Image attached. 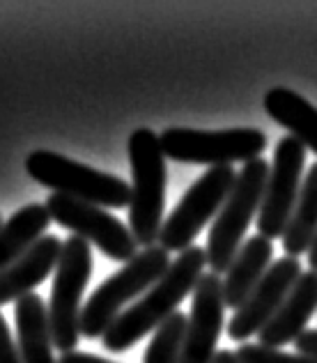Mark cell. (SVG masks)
I'll use <instances>...</instances> for the list:
<instances>
[{"label": "cell", "mask_w": 317, "mask_h": 363, "mask_svg": "<svg viewBox=\"0 0 317 363\" xmlns=\"http://www.w3.org/2000/svg\"><path fill=\"white\" fill-rule=\"evenodd\" d=\"M57 363H113V361L94 354H85V352H69V354H62Z\"/></svg>", "instance_id": "obj_24"}, {"label": "cell", "mask_w": 317, "mask_h": 363, "mask_svg": "<svg viewBox=\"0 0 317 363\" xmlns=\"http://www.w3.org/2000/svg\"><path fill=\"white\" fill-rule=\"evenodd\" d=\"M0 363H23L21 350H18L12 333H9V327L3 315H0Z\"/></svg>", "instance_id": "obj_22"}, {"label": "cell", "mask_w": 317, "mask_h": 363, "mask_svg": "<svg viewBox=\"0 0 317 363\" xmlns=\"http://www.w3.org/2000/svg\"><path fill=\"white\" fill-rule=\"evenodd\" d=\"M223 279L216 274H205L194 292V303L189 313V329L182 347V363H214L216 342L223 333Z\"/></svg>", "instance_id": "obj_12"}, {"label": "cell", "mask_w": 317, "mask_h": 363, "mask_svg": "<svg viewBox=\"0 0 317 363\" xmlns=\"http://www.w3.org/2000/svg\"><path fill=\"white\" fill-rule=\"evenodd\" d=\"M296 354H304L313 361H317V329H306L296 338Z\"/></svg>", "instance_id": "obj_23"}, {"label": "cell", "mask_w": 317, "mask_h": 363, "mask_svg": "<svg viewBox=\"0 0 317 363\" xmlns=\"http://www.w3.org/2000/svg\"><path fill=\"white\" fill-rule=\"evenodd\" d=\"M159 143L163 155L172 161L218 168L260 159L267 147V136L260 129L198 131L170 127L159 133Z\"/></svg>", "instance_id": "obj_7"}, {"label": "cell", "mask_w": 317, "mask_h": 363, "mask_svg": "<svg viewBox=\"0 0 317 363\" xmlns=\"http://www.w3.org/2000/svg\"><path fill=\"white\" fill-rule=\"evenodd\" d=\"M62 253V242L53 235H44L28 251L0 272V306L18 301L33 294L40 283H44L57 269Z\"/></svg>", "instance_id": "obj_13"}, {"label": "cell", "mask_w": 317, "mask_h": 363, "mask_svg": "<svg viewBox=\"0 0 317 363\" xmlns=\"http://www.w3.org/2000/svg\"><path fill=\"white\" fill-rule=\"evenodd\" d=\"M44 205L55 223L83 237L85 242L94 244L111 260L129 262L140 253L138 242L131 235L129 225L122 223L111 212H106L104 207L83 203V200L62 194H51Z\"/></svg>", "instance_id": "obj_9"}, {"label": "cell", "mask_w": 317, "mask_h": 363, "mask_svg": "<svg viewBox=\"0 0 317 363\" xmlns=\"http://www.w3.org/2000/svg\"><path fill=\"white\" fill-rule=\"evenodd\" d=\"M3 225H5V223H3V216H0V228H3Z\"/></svg>", "instance_id": "obj_27"}, {"label": "cell", "mask_w": 317, "mask_h": 363, "mask_svg": "<svg viewBox=\"0 0 317 363\" xmlns=\"http://www.w3.org/2000/svg\"><path fill=\"white\" fill-rule=\"evenodd\" d=\"M131 164V205L129 230L138 246L152 248L159 242L166 207V155L159 136L152 129L140 127L129 136Z\"/></svg>", "instance_id": "obj_2"}, {"label": "cell", "mask_w": 317, "mask_h": 363, "mask_svg": "<svg viewBox=\"0 0 317 363\" xmlns=\"http://www.w3.org/2000/svg\"><path fill=\"white\" fill-rule=\"evenodd\" d=\"M274 257V244L272 240H267L262 235L248 237L244 246L239 248L237 257L233 264L228 267V272L223 274V299L226 308L239 311L248 294H251L257 283L262 281V276L269 272Z\"/></svg>", "instance_id": "obj_15"}, {"label": "cell", "mask_w": 317, "mask_h": 363, "mask_svg": "<svg viewBox=\"0 0 317 363\" xmlns=\"http://www.w3.org/2000/svg\"><path fill=\"white\" fill-rule=\"evenodd\" d=\"M26 170L42 186L97 207H129L131 186L122 177H115L90 166H83L51 150H35L26 157Z\"/></svg>", "instance_id": "obj_5"}, {"label": "cell", "mask_w": 317, "mask_h": 363, "mask_svg": "<svg viewBox=\"0 0 317 363\" xmlns=\"http://www.w3.org/2000/svg\"><path fill=\"white\" fill-rule=\"evenodd\" d=\"M269 166L272 164H267L260 157L244 164L242 170L237 173L235 186L226 198V203L209 230V242L205 251L207 267L211 274H226L228 267L237 257L239 248L244 246L242 237L246 235L253 218L260 214V205L269 179Z\"/></svg>", "instance_id": "obj_3"}, {"label": "cell", "mask_w": 317, "mask_h": 363, "mask_svg": "<svg viewBox=\"0 0 317 363\" xmlns=\"http://www.w3.org/2000/svg\"><path fill=\"white\" fill-rule=\"evenodd\" d=\"M16 329L18 350L23 363H57L53 357V340L49 327V308L40 299V294H28L16 301Z\"/></svg>", "instance_id": "obj_16"}, {"label": "cell", "mask_w": 317, "mask_h": 363, "mask_svg": "<svg viewBox=\"0 0 317 363\" xmlns=\"http://www.w3.org/2000/svg\"><path fill=\"white\" fill-rule=\"evenodd\" d=\"M168 251L161 246L143 248V251L106 279L81 311V336L101 338L109 327L122 315V308L133 299H140L170 267Z\"/></svg>", "instance_id": "obj_4"}, {"label": "cell", "mask_w": 317, "mask_h": 363, "mask_svg": "<svg viewBox=\"0 0 317 363\" xmlns=\"http://www.w3.org/2000/svg\"><path fill=\"white\" fill-rule=\"evenodd\" d=\"M308 264H311L313 272H317V237H315V242H313L311 251H308Z\"/></svg>", "instance_id": "obj_26"}, {"label": "cell", "mask_w": 317, "mask_h": 363, "mask_svg": "<svg viewBox=\"0 0 317 363\" xmlns=\"http://www.w3.org/2000/svg\"><path fill=\"white\" fill-rule=\"evenodd\" d=\"M317 311V272H304L296 281L292 292L272 318V322L257 333L260 345L281 350L287 342H296V338L306 331V324Z\"/></svg>", "instance_id": "obj_14"}, {"label": "cell", "mask_w": 317, "mask_h": 363, "mask_svg": "<svg viewBox=\"0 0 317 363\" xmlns=\"http://www.w3.org/2000/svg\"><path fill=\"white\" fill-rule=\"evenodd\" d=\"M214 363H239V361H237V354H235V352L221 350L218 354H216V359H214Z\"/></svg>", "instance_id": "obj_25"}, {"label": "cell", "mask_w": 317, "mask_h": 363, "mask_svg": "<svg viewBox=\"0 0 317 363\" xmlns=\"http://www.w3.org/2000/svg\"><path fill=\"white\" fill-rule=\"evenodd\" d=\"M235 179L237 173L233 166L209 168L205 175H200L163 221L159 235V246L163 251L184 253L187 248L194 246L200 230L211 218L218 216L226 198L235 186Z\"/></svg>", "instance_id": "obj_8"}, {"label": "cell", "mask_w": 317, "mask_h": 363, "mask_svg": "<svg viewBox=\"0 0 317 363\" xmlns=\"http://www.w3.org/2000/svg\"><path fill=\"white\" fill-rule=\"evenodd\" d=\"M306 166V147L294 136L278 140L274 161L269 166L265 198L257 214V235L267 240H283L296 200L301 194V175Z\"/></svg>", "instance_id": "obj_10"}, {"label": "cell", "mask_w": 317, "mask_h": 363, "mask_svg": "<svg viewBox=\"0 0 317 363\" xmlns=\"http://www.w3.org/2000/svg\"><path fill=\"white\" fill-rule=\"evenodd\" d=\"M315 237H317V164L308 170V175L304 179L299 200H296L292 218L283 235L285 253L299 260V255L311 251Z\"/></svg>", "instance_id": "obj_19"}, {"label": "cell", "mask_w": 317, "mask_h": 363, "mask_svg": "<svg viewBox=\"0 0 317 363\" xmlns=\"http://www.w3.org/2000/svg\"><path fill=\"white\" fill-rule=\"evenodd\" d=\"M301 264L296 257H278L262 276V281L257 283V288L239 306V311H235L233 320L228 322V336L242 342L260 333L283 306L287 294L301 279Z\"/></svg>", "instance_id": "obj_11"}, {"label": "cell", "mask_w": 317, "mask_h": 363, "mask_svg": "<svg viewBox=\"0 0 317 363\" xmlns=\"http://www.w3.org/2000/svg\"><path fill=\"white\" fill-rule=\"evenodd\" d=\"M51 221L46 205L33 203L16 209L0 228V272L21 257L37 240H42Z\"/></svg>", "instance_id": "obj_18"}, {"label": "cell", "mask_w": 317, "mask_h": 363, "mask_svg": "<svg viewBox=\"0 0 317 363\" xmlns=\"http://www.w3.org/2000/svg\"><path fill=\"white\" fill-rule=\"evenodd\" d=\"M237 361L239 363H317L304 354H287L283 350H274V347H265V345H251V342H244L237 352Z\"/></svg>", "instance_id": "obj_21"}, {"label": "cell", "mask_w": 317, "mask_h": 363, "mask_svg": "<svg viewBox=\"0 0 317 363\" xmlns=\"http://www.w3.org/2000/svg\"><path fill=\"white\" fill-rule=\"evenodd\" d=\"M205 248L191 246L184 253H179V257H175L168 267V272L111 324L109 331L101 336L104 347L111 352H127L148 333H155L170 315L177 313V306L187 299V294L196 292L200 279L205 276Z\"/></svg>", "instance_id": "obj_1"}, {"label": "cell", "mask_w": 317, "mask_h": 363, "mask_svg": "<svg viewBox=\"0 0 317 363\" xmlns=\"http://www.w3.org/2000/svg\"><path fill=\"white\" fill-rule=\"evenodd\" d=\"M189 329V318L184 313H175L152 333V340L145 350L143 363H182V347H184Z\"/></svg>", "instance_id": "obj_20"}, {"label": "cell", "mask_w": 317, "mask_h": 363, "mask_svg": "<svg viewBox=\"0 0 317 363\" xmlns=\"http://www.w3.org/2000/svg\"><path fill=\"white\" fill-rule=\"evenodd\" d=\"M262 106L269 118L317 155V108L308 99L287 88H272L265 94Z\"/></svg>", "instance_id": "obj_17"}, {"label": "cell", "mask_w": 317, "mask_h": 363, "mask_svg": "<svg viewBox=\"0 0 317 363\" xmlns=\"http://www.w3.org/2000/svg\"><path fill=\"white\" fill-rule=\"evenodd\" d=\"M92 274V248L83 237L72 235L62 242V253L53 276L49 327L53 347L62 354L76 352L81 338V299Z\"/></svg>", "instance_id": "obj_6"}]
</instances>
